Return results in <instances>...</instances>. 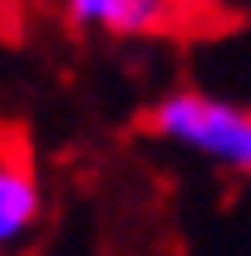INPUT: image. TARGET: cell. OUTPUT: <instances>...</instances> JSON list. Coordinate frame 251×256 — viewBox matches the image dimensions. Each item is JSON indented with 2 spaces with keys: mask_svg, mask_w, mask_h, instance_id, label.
<instances>
[{
  "mask_svg": "<svg viewBox=\"0 0 251 256\" xmlns=\"http://www.w3.org/2000/svg\"><path fill=\"white\" fill-rule=\"evenodd\" d=\"M148 128L182 153L251 172V108H242L236 98L207 94V89H172L153 104Z\"/></svg>",
  "mask_w": 251,
  "mask_h": 256,
  "instance_id": "1",
  "label": "cell"
},
{
  "mask_svg": "<svg viewBox=\"0 0 251 256\" xmlns=\"http://www.w3.org/2000/svg\"><path fill=\"white\" fill-rule=\"evenodd\" d=\"M64 20L74 30L138 40V34H158L172 20V0H64Z\"/></svg>",
  "mask_w": 251,
  "mask_h": 256,
  "instance_id": "2",
  "label": "cell"
},
{
  "mask_svg": "<svg viewBox=\"0 0 251 256\" xmlns=\"http://www.w3.org/2000/svg\"><path fill=\"white\" fill-rule=\"evenodd\" d=\"M40 212H44L40 178L20 158L0 153V252L5 246H20L34 226H40Z\"/></svg>",
  "mask_w": 251,
  "mask_h": 256,
  "instance_id": "3",
  "label": "cell"
}]
</instances>
